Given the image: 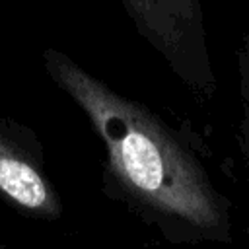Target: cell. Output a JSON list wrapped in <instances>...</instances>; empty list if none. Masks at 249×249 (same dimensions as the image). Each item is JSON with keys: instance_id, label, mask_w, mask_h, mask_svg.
Masks as SVG:
<instances>
[{"instance_id": "cell-1", "label": "cell", "mask_w": 249, "mask_h": 249, "mask_svg": "<svg viewBox=\"0 0 249 249\" xmlns=\"http://www.w3.org/2000/svg\"><path fill=\"white\" fill-rule=\"evenodd\" d=\"M41 62L103 144L101 191L169 243L231 241L230 200L191 144L152 107L113 89L60 49Z\"/></svg>"}, {"instance_id": "cell-2", "label": "cell", "mask_w": 249, "mask_h": 249, "mask_svg": "<svg viewBox=\"0 0 249 249\" xmlns=\"http://www.w3.org/2000/svg\"><path fill=\"white\" fill-rule=\"evenodd\" d=\"M136 33L163 58L175 78L196 97L216 93L200 0H121Z\"/></svg>"}, {"instance_id": "cell-3", "label": "cell", "mask_w": 249, "mask_h": 249, "mask_svg": "<svg viewBox=\"0 0 249 249\" xmlns=\"http://www.w3.org/2000/svg\"><path fill=\"white\" fill-rule=\"evenodd\" d=\"M0 200L35 220L58 222L64 216L41 138L31 126L10 117H0Z\"/></svg>"}, {"instance_id": "cell-4", "label": "cell", "mask_w": 249, "mask_h": 249, "mask_svg": "<svg viewBox=\"0 0 249 249\" xmlns=\"http://www.w3.org/2000/svg\"><path fill=\"white\" fill-rule=\"evenodd\" d=\"M237 74H239V99H241V119H239V150L249 177V37L237 53Z\"/></svg>"}]
</instances>
